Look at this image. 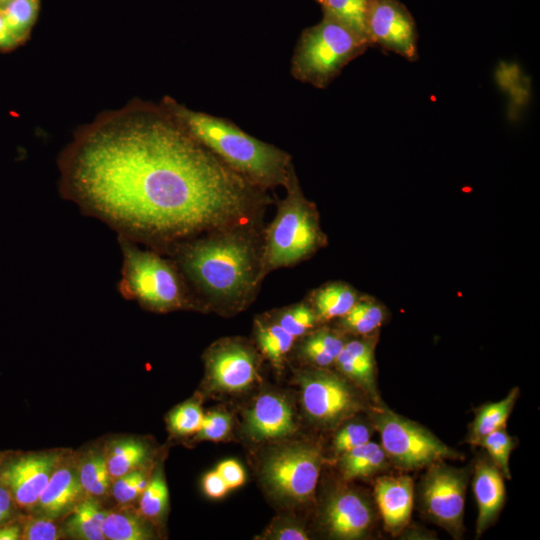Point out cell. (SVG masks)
<instances>
[{"instance_id": "6da1fadb", "label": "cell", "mask_w": 540, "mask_h": 540, "mask_svg": "<svg viewBox=\"0 0 540 540\" xmlns=\"http://www.w3.org/2000/svg\"><path fill=\"white\" fill-rule=\"evenodd\" d=\"M63 196L119 236L163 253L253 221L268 202L161 103L134 100L83 126L59 160Z\"/></svg>"}, {"instance_id": "7a4b0ae2", "label": "cell", "mask_w": 540, "mask_h": 540, "mask_svg": "<svg viewBox=\"0 0 540 540\" xmlns=\"http://www.w3.org/2000/svg\"><path fill=\"white\" fill-rule=\"evenodd\" d=\"M250 222L204 233L165 251L206 308L241 310L260 285L262 239Z\"/></svg>"}, {"instance_id": "3957f363", "label": "cell", "mask_w": 540, "mask_h": 540, "mask_svg": "<svg viewBox=\"0 0 540 540\" xmlns=\"http://www.w3.org/2000/svg\"><path fill=\"white\" fill-rule=\"evenodd\" d=\"M162 104L197 141L250 183L267 190L286 182L293 164L284 150L226 119L191 110L170 97Z\"/></svg>"}, {"instance_id": "277c9868", "label": "cell", "mask_w": 540, "mask_h": 540, "mask_svg": "<svg viewBox=\"0 0 540 540\" xmlns=\"http://www.w3.org/2000/svg\"><path fill=\"white\" fill-rule=\"evenodd\" d=\"M118 241L123 258L118 290L124 298L157 313L206 307L173 259L122 236Z\"/></svg>"}, {"instance_id": "5b68a950", "label": "cell", "mask_w": 540, "mask_h": 540, "mask_svg": "<svg viewBox=\"0 0 540 540\" xmlns=\"http://www.w3.org/2000/svg\"><path fill=\"white\" fill-rule=\"evenodd\" d=\"M283 186L286 195L263 234L260 284L270 272L308 259L327 243L317 208L304 196L294 166Z\"/></svg>"}, {"instance_id": "8992f818", "label": "cell", "mask_w": 540, "mask_h": 540, "mask_svg": "<svg viewBox=\"0 0 540 540\" xmlns=\"http://www.w3.org/2000/svg\"><path fill=\"white\" fill-rule=\"evenodd\" d=\"M369 46L365 38L324 14L320 23L301 34L292 57L291 73L301 82L325 88Z\"/></svg>"}, {"instance_id": "52a82bcc", "label": "cell", "mask_w": 540, "mask_h": 540, "mask_svg": "<svg viewBox=\"0 0 540 540\" xmlns=\"http://www.w3.org/2000/svg\"><path fill=\"white\" fill-rule=\"evenodd\" d=\"M370 415L387 458L400 469L415 470L437 461L462 458L428 429L387 407H375Z\"/></svg>"}, {"instance_id": "ba28073f", "label": "cell", "mask_w": 540, "mask_h": 540, "mask_svg": "<svg viewBox=\"0 0 540 540\" xmlns=\"http://www.w3.org/2000/svg\"><path fill=\"white\" fill-rule=\"evenodd\" d=\"M322 465L318 446L295 443L274 450L265 460V484L281 499L293 503L310 501L315 493Z\"/></svg>"}, {"instance_id": "9c48e42d", "label": "cell", "mask_w": 540, "mask_h": 540, "mask_svg": "<svg viewBox=\"0 0 540 540\" xmlns=\"http://www.w3.org/2000/svg\"><path fill=\"white\" fill-rule=\"evenodd\" d=\"M298 382L303 409L320 426H335L362 407L348 382L324 368L302 372Z\"/></svg>"}, {"instance_id": "30bf717a", "label": "cell", "mask_w": 540, "mask_h": 540, "mask_svg": "<svg viewBox=\"0 0 540 540\" xmlns=\"http://www.w3.org/2000/svg\"><path fill=\"white\" fill-rule=\"evenodd\" d=\"M467 480L465 469L437 461L428 466L420 488L425 513L455 537L463 531Z\"/></svg>"}, {"instance_id": "8fae6325", "label": "cell", "mask_w": 540, "mask_h": 540, "mask_svg": "<svg viewBox=\"0 0 540 540\" xmlns=\"http://www.w3.org/2000/svg\"><path fill=\"white\" fill-rule=\"evenodd\" d=\"M205 378L209 388L219 393H240L259 379L260 357L241 338H223L205 352Z\"/></svg>"}, {"instance_id": "7c38bea8", "label": "cell", "mask_w": 540, "mask_h": 540, "mask_svg": "<svg viewBox=\"0 0 540 540\" xmlns=\"http://www.w3.org/2000/svg\"><path fill=\"white\" fill-rule=\"evenodd\" d=\"M365 28L370 46L377 45L409 61L418 58L415 23L396 0H370Z\"/></svg>"}, {"instance_id": "4fadbf2b", "label": "cell", "mask_w": 540, "mask_h": 540, "mask_svg": "<svg viewBox=\"0 0 540 540\" xmlns=\"http://www.w3.org/2000/svg\"><path fill=\"white\" fill-rule=\"evenodd\" d=\"M61 458L57 452L5 456L0 466V483L9 490L18 508L34 511Z\"/></svg>"}, {"instance_id": "5bb4252c", "label": "cell", "mask_w": 540, "mask_h": 540, "mask_svg": "<svg viewBox=\"0 0 540 540\" xmlns=\"http://www.w3.org/2000/svg\"><path fill=\"white\" fill-rule=\"evenodd\" d=\"M296 428L293 407L282 394H260L244 415V432L255 442L287 437Z\"/></svg>"}, {"instance_id": "9a60e30c", "label": "cell", "mask_w": 540, "mask_h": 540, "mask_svg": "<svg viewBox=\"0 0 540 540\" xmlns=\"http://www.w3.org/2000/svg\"><path fill=\"white\" fill-rule=\"evenodd\" d=\"M323 522L329 534L352 540L367 534L373 522V511L366 498L354 490H341L328 500Z\"/></svg>"}, {"instance_id": "2e32d148", "label": "cell", "mask_w": 540, "mask_h": 540, "mask_svg": "<svg viewBox=\"0 0 540 540\" xmlns=\"http://www.w3.org/2000/svg\"><path fill=\"white\" fill-rule=\"evenodd\" d=\"M85 496L77 460L62 456L33 512L56 520L67 516Z\"/></svg>"}, {"instance_id": "e0dca14e", "label": "cell", "mask_w": 540, "mask_h": 540, "mask_svg": "<svg viewBox=\"0 0 540 540\" xmlns=\"http://www.w3.org/2000/svg\"><path fill=\"white\" fill-rule=\"evenodd\" d=\"M413 480L408 475L382 476L374 486L375 499L386 529L400 533L409 523L413 507Z\"/></svg>"}, {"instance_id": "ac0fdd59", "label": "cell", "mask_w": 540, "mask_h": 540, "mask_svg": "<svg viewBox=\"0 0 540 540\" xmlns=\"http://www.w3.org/2000/svg\"><path fill=\"white\" fill-rule=\"evenodd\" d=\"M375 344L370 336L346 340L334 365L349 380L365 390L374 401L378 400L375 381Z\"/></svg>"}, {"instance_id": "d6986e66", "label": "cell", "mask_w": 540, "mask_h": 540, "mask_svg": "<svg viewBox=\"0 0 540 540\" xmlns=\"http://www.w3.org/2000/svg\"><path fill=\"white\" fill-rule=\"evenodd\" d=\"M473 491L478 506L476 535L479 537L497 518L505 502V484L501 471L488 461L475 466Z\"/></svg>"}, {"instance_id": "ffe728a7", "label": "cell", "mask_w": 540, "mask_h": 540, "mask_svg": "<svg viewBox=\"0 0 540 540\" xmlns=\"http://www.w3.org/2000/svg\"><path fill=\"white\" fill-rule=\"evenodd\" d=\"M360 295L345 282L327 283L310 294L309 304L319 322L343 317L357 302Z\"/></svg>"}, {"instance_id": "44dd1931", "label": "cell", "mask_w": 540, "mask_h": 540, "mask_svg": "<svg viewBox=\"0 0 540 540\" xmlns=\"http://www.w3.org/2000/svg\"><path fill=\"white\" fill-rule=\"evenodd\" d=\"M98 498L85 496L67 515L64 536L77 540H104L103 520L106 514Z\"/></svg>"}, {"instance_id": "7402d4cb", "label": "cell", "mask_w": 540, "mask_h": 540, "mask_svg": "<svg viewBox=\"0 0 540 540\" xmlns=\"http://www.w3.org/2000/svg\"><path fill=\"white\" fill-rule=\"evenodd\" d=\"M302 337L298 353L316 368L333 365L346 342L341 332L329 328L312 330Z\"/></svg>"}, {"instance_id": "603a6c76", "label": "cell", "mask_w": 540, "mask_h": 540, "mask_svg": "<svg viewBox=\"0 0 540 540\" xmlns=\"http://www.w3.org/2000/svg\"><path fill=\"white\" fill-rule=\"evenodd\" d=\"M254 335L260 352L276 368L281 367L296 340L273 317L256 318L254 321Z\"/></svg>"}, {"instance_id": "cb8c5ba5", "label": "cell", "mask_w": 540, "mask_h": 540, "mask_svg": "<svg viewBox=\"0 0 540 540\" xmlns=\"http://www.w3.org/2000/svg\"><path fill=\"white\" fill-rule=\"evenodd\" d=\"M386 318L384 305L367 296H360L353 307L341 318L342 331L356 336L373 335Z\"/></svg>"}, {"instance_id": "d4e9b609", "label": "cell", "mask_w": 540, "mask_h": 540, "mask_svg": "<svg viewBox=\"0 0 540 540\" xmlns=\"http://www.w3.org/2000/svg\"><path fill=\"white\" fill-rule=\"evenodd\" d=\"M519 388H513L498 402L487 403L476 410L471 425L469 441L478 445L480 440L493 431L505 428L506 422L519 396Z\"/></svg>"}, {"instance_id": "484cf974", "label": "cell", "mask_w": 540, "mask_h": 540, "mask_svg": "<svg viewBox=\"0 0 540 540\" xmlns=\"http://www.w3.org/2000/svg\"><path fill=\"white\" fill-rule=\"evenodd\" d=\"M112 482L133 470L143 467L148 460V447L141 441L125 438L113 441L105 451Z\"/></svg>"}, {"instance_id": "4316f807", "label": "cell", "mask_w": 540, "mask_h": 540, "mask_svg": "<svg viewBox=\"0 0 540 540\" xmlns=\"http://www.w3.org/2000/svg\"><path fill=\"white\" fill-rule=\"evenodd\" d=\"M386 462L381 445L369 441L341 454L340 470L346 479L367 477L382 470Z\"/></svg>"}, {"instance_id": "83f0119b", "label": "cell", "mask_w": 540, "mask_h": 540, "mask_svg": "<svg viewBox=\"0 0 540 540\" xmlns=\"http://www.w3.org/2000/svg\"><path fill=\"white\" fill-rule=\"evenodd\" d=\"M78 475L86 496L100 498L111 490L105 451L92 449L77 460Z\"/></svg>"}, {"instance_id": "f1b7e54d", "label": "cell", "mask_w": 540, "mask_h": 540, "mask_svg": "<svg viewBox=\"0 0 540 540\" xmlns=\"http://www.w3.org/2000/svg\"><path fill=\"white\" fill-rule=\"evenodd\" d=\"M102 528L105 539L109 540H147L153 536L140 513L124 510L106 511Z\"/></svg>"}, {"instance_id": "f546056e", "label": "cell", "mask_w": 540, "mask_h": 540, "mask_svg": "<svg viewBox=\"0 0 540 540\" xmlns=\"http://www.w3.org/2000/svg\"><path fill=\"white\" fill-rule=\"evenodd\" d=\"M40 0H8L0 7L4 20L19 44L28 35L39 11Z\"/></svg>"}, {"instance_id": "4dcf8cb0", "label": "cell", "mask_w": 540, "mask_h": 540, "mask_svg": "<svg viewBox=\"0 0 540 540\" xmlns=\"http://www.w3.org/2000/svg\"><path fill=\"white\" fill-rule=\"evenodd\" d=\"M329 15L366 38L365 18L370 0H316ZM368 42V41H367Z\"/></svg>"}, {"instance_id": "1f68e13d", "label": "cell", "mask_w": 540, "mask_h": 540, "mask_svg": "<svg viewBox=\"0 0 540 540\" xmlns=\"http://www.w3.org/2000/svg\"><path fill=\"white\" fill-rule=\"evenodd\" d=\"M168 502L167 483L162 471L157 469L140 495L139 513L147 520H158L166 512Z\"/></svg>"}, {"instance_id": "d6a6232c", "label": "cell", "mask_w": 540, "mask_h": 540, "mask_svg": "<svg viewBox=\"0 0 540 540\" xmlns=\"http://www.w3.org/2000/svg\"><path fill=\"white\" fill-rule=\"evenodd\" d=\"M274 320L295 339L314 330L319 323L317 315L309 303L301 302L279 310Z\"/></svg>"}, {"instance_id": "836d02e7", "label": "cell", "mask_w": 540, "mask_h": 540, "mask_svg": "<svg viewBox=\"0 0 540 540\" xmlns=\"http://www.w3.org/2000/svg\"><path fill=\"white\" fill-rule=\"evenodd\" d=\"M478 445L488 452L492 463L501 471L507 479L511 478L509 458L514 447L513 438L505 428L498 429L483 437Z\"/></svg>"}, {"instance_id": "e575fe53", "label": "cell", "mask_w": 540, "mask_h": 540, "mask_svg": "<svg viewBox=\"0 0 540 540\" xmlns=\"http://www.w3.org/2000/svg\"><path fill=\"white\" fill-rule=\"evenodd\" d=\"M204 411L195 401H187L171 411L168 417L170 430L180 436L197 434L202 426Z\"/></svg>"}, {"instance_id": "d590c367", "label": "cell", "mask_w": 540, "mask_h": 540, "mask_svg": "<svg viewBox=\"0 0 540 540\" xmlns=\"http://www.w3.org/2000/svg\"><path fill=\"white\" fill-rule=\"evenodd\" d=\"M149 478L147 470L143 467L124 474L112 482L111 493L113 498L120 505L131 503L141 495Z\"/></svg>"}, {"instance_id": "8d00e7d4", "label": "cell", "mask_w": 540, "mask_h": 540, "mask_svg": "<svg viewBox=\"0 0 540 540\" xmlns=\"http://www.w3.org/2000/svg\"><path fill=\"white\" fill-rule=\"evenodd\" d=\"M372 429L362 422H350L341 427L334 436L333 448L343 454L370 441Z\"/></svg>"}, {"instance_id": "74e56055", "label": "cell", "mask_w": 540, "mask_h": 540, "mask_svg": "<svg viewBox=\"0 0 540 540\" xmlns=\"http://www.w3.org/2000/svg\"><path fill=\"white\" fill-rule=\"evenodd\" d=\"M22 540H57L64 536L54 519L37 514L22 521Z\"/></svg>"}, {"instance_id": "f35d334b", "label": "cell", "mask_w": 540, "mask_h": 540, "mask_svg": "<svg viewBox=\"0 0 540 540\" xmlns=\"http://www.w3.org/2000/svg\"><path fill=\"white\" fill-rule=\"evenodd\" d=\"M232 427V420L229 414L215 410L205 413L202 426L197 433L200 440L220 441L225 439Z\"/></svg>"}, {"instance_id": "ab89813d", "label": "cell", "mask_w": 540, "mask_h": 540, "mask_svg": "<svg viewBox=\"0 0 540 540\" xmlns=\"http://www.w3.org/2000/svg\"><path fill=\"white\" fill-rule=\"evenodd\" d=\"M215 470L231 489L238 488L244 484L246 475L242 465L233 459H227L220 462Z\"/></svg>"}, {"instance_id": "60d3db41", "label": "cell", "mask_w": 540, "mask_h": 540, "mask_svg": "<svg viewBox=\"0 0 540 540\" xmlns=\"http://www.w3.org/2000/svg\"><path fill=\"white\" fill-rule=\"evenodd\" d=\"M202 486L205 494L214 499L224 497L230 490L226 482L215 469L204 476Z\"/></svg>"}, {"instance_id": "b9f144b4", "label": "cell", "mask_w": 540, "mask_h": 540, "mask_svg": "<svg viewBox=\"0 0 540 540\" xmlns=\"http://www.w3.org/2000/svg\"><path fill=\"white\" fill-rule=\"evenodd\" d=\"M17 508L9 490L0 483V525L15 520Z\"/></svg>"}, {"instance_id": "7bdbcfd3", "label": "cell", "mask_w": 540, "mask_h": 540, "mask_svg": "<svg viewBox=\"0 0 540 540\" xmlns=\"http://www.w3.org/2000/svg\"><path fill=\"white\" fill-rule=\"evenodd\" d=\"M271 538L278 540H307L309 537L302 527L287 524L275 529L271 534Z\"/></svg>"}, {"instance_id": "ee69618b", "label": "cell", "mask_w": 540, "mask_h": 540, "mask_svg": "<svg viewBox=\"0 0 540 540\" xmlns=\"http://www.w3.org/2000/svg\"><path fill=\"white\" fill-rule=\"evenodd\" d=\"M22 535V524L14 520L0 525V540H19Z\"/></svg>"}, {"instance_id": "f6af8a7d", "label": "cell", "mask_w": 540, "mask_h": 540, "mask_svg": "<svg viewBox=\"0 0 540 540\" xmlns=\"http://www.w3.org/2000/svg\"><path fill=\"white\" fill-rule=\"evenodd\" d=\"M17 44L0 11V49L9 50Z\"/></svg>"}, {"instance_id": "bcb514c9", "label": "cell", "mask_w": 540, "mask_h": 540, "mask_svg": "<svg viewBox=\"0 0 540 540\" xmlns=\"http://www.w3.org/2000/svg\"><path fill=\"white\" fill-rule=\"evenodd\" d=\"M4 458H5V454H4V453H0V466H1V464H2V462H3V460H4Z\"/></svg>"}, {"instance_id": "7dc6e473", "label": "cell", "mask_w": 540, "mask_h": 540, "mask_svg": "<svg viewBox=\"0 0 540 540\" xmlns=\"http://www.w3.org/2000/svg\"><path fill=\"white\" fill-rule=\"evenodd\" d=\"M8 0H0V7L5 4Z\"/></svg>"}]
</instances>
